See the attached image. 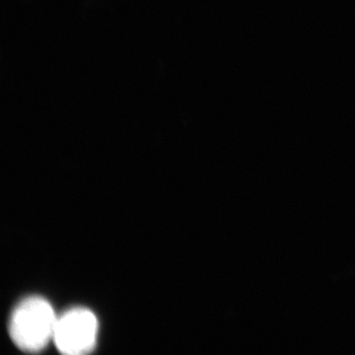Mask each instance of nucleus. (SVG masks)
<instances>
[{"mask_svg": "<svg viewBox=\"0 0 355 355\" xmlns=\"http://www.w3.org/2000/svg\"><path fill=\"white\" fill-rule=\"evenodd\" d=\"M58 317L46 299L30 296L13 310L9 334L23 352H41L53 340Z\"/></svg>", "mask_w": 355, "mask_h": 355, "instance_id": "nucleus-1", "label": "nucleus"}, {"mask_svg": "<svg viewBox=\"0 0 355 355\" xmlns=\"http://www.w3.org/2000/svg\"><path fill=\"white\" fill-rule=\"evenodd\" d=\"M98 330L99 324L92 311L72 308L58 317L53 342L62 354H88L94 349Z\"/></svg>", "mask_w": 355, "mask_h": 355, "instance_id": "nucleus-2", "label": "nucleus"}]
</instances>
